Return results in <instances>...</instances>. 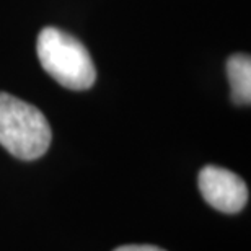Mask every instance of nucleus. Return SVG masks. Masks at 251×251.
<instances>
[{
	"label": "nucleus",
	"mask_w": 251,
	"mask_h": 251,
	"mask_svg": "<svg viewBox=\"0 0 251 251\" xmlns=\"http://www.w3.org/2000/svg\"><path fill=\"white\" fill-rule=\"evenodd\" d=\"M36 51L43 69L69 90H88L97 78L87 48L62 29L48 26L38 36Z\"/></svg>",
	"instance_id": "obj_2"
},
{
	"label": "nucleus",
	"mask_w": 251,
	"mask_h": 251,
	"mask_svg": "<svg viewBox=\"0 0 251 251\" xmlns=\"http://www.w3.org/2000/svg\"><path fill=\"white\" fill-rule=\"evenodd\" d=\"M227 75L232 98L237 104L251 101V59L247 54H235L227 61Z\"/></svg>",
	"instance_id": "obj_4"
},
{
	"label": "nucleus",
	"mask_w": 251,
	"mask_h": 251,
	"mask_svg": "<svg viewBox=\"0 0 251 251\" xmlns=\"http://www.w3.org/2000/svg\"><path fill=\"white\" fill-rule=\"evenodd\" d=\"M114 251H165V250L152 247V245H126V247H119Z\"/></svg>",
	"instance_id": "obj_5"
},
{
	"label": "nucleus",
	"mask_w": 251,
	"mask_h": 251,
	"mask_svg": "<svg viewBox=\"0 0 251 251\" xmlns=\"http://www.w3.org/2000/svg\"><path fill=\"white\" fill-rule=\"evenodd\" d=\"M51 139V126L36 106L0 92V145L20 160H36Z\"/></svg>",
	"instance_id": "obj_1"
},
{
	"label": "nucleus",
	"mask_w": 251,
	"mask_h": 251,
	"mask_svg": "<svg viewBox=\"0 0 251 251\" xmlns=\"http://www.w3.org/2000/svg\"><path fill=\"white\" fill-rule=\"evenodd\" d=\"M204 201L225 214H237L248 202V188L238 175L225 168L204 167L198 178Z\"/></svg>",
	"instance_id": "obj_3"
}]
</instances>
